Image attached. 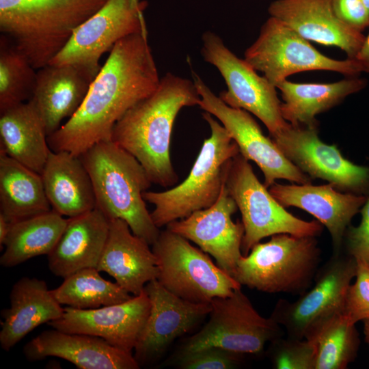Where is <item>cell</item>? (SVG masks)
I'll return each instance as SVG.
<instances>
[{"mask_svg": "<svg viewBox=\"0 0 369 369\" xmlns=\"http://www.w3.org/2000/svg\"><path fill=\"white\" fill-rule=\"evenodd\" d=\"M160 80L148 33L122 39L109 52L77 113L48 136L50 148L80 156L97 143L110 140L115 124L154 93Z\"/></svg>", "mask_w": 369, "mask_h": 369, "instance_id": "obj_1", "label": "cell"}, {"mask_svg": "<svg viewBox=\"0 0 369 369\" xmlns=\"http://www.w3.org/2000/svg\"><path fill=\"white\" fill-rule=\"evenodd\" d=\"M200 100L193 81L167 72L154 93L115 124L111 139L139 161L152 183L174 186L178 180L170 158L174 122L183 107L198 105Z\"/></svg>", "mask_w": 369, "mask_h": 369, "instance_id": "obj_2", "label": "cell"}, {"mask_svg": "<svg viewBox=\"0 0 369 369\" xmlns=\"http://www.w3.org/2000/svg\"><path fill=\"white\" fill-rule=\"evenodd\" d=\"M80 157L92 182L95 208L109 220L125 221L152 245L161 231L143 197L152 182L139 161L111 139L97 143Z\"/></svg>", "mask_w": 369, "mask_h": 369, "instance_id": "obj_3", "label": "cell"}, {"mask_svg": "<svg viewBox=\"0 0 369 369\" xmlns=\"http://www.w3.org/2000/svg\"><path fill=\"white\" fill-rule=\"evenodd\" d=\"M108 0H0V31L35 69L49 64L75 29Z\"/></svg>", "mask_w": 369, "mask_h": 369, "instance_id": "obj_4", "label": "cell"}, {"mask_svg": "<svg viewBox=\"0 0 369 369\" xmlns=\"http://www.w3.org/2000/svg\"><path fill=\"white\" fill-rule=\"evenodd\" d=\"M202 118L210 135L204 140L188 176L172 189L143 193L145 201L154 206L150 215L159 228L212 206L220 195L232 159L240 154L220 122L206 111Z\"/></svg>", "mask_w": 369, "mask_h": 369, "instance_id": "obj_5", "label": "cell"}, {"mask_svg": "<svg viewBox=\"0 0 369 369\" xmlns=\"http://www.w3.org/2000/svg\"><path fill=\"white\" fill-rule=\"evenodd\" d=\"M320 256L315 236L275 234L241 257L233 277L258 291L301 295L314 282Z\"/></svg>", "mask_w": 369, "mask_h": 369, "instance_id": "obj_6", "label": "cell"}, {"mask_svg": "<svg viewBox=\"0 0 369 369\" xmlns=\"http://www.w3.org/2000/svg\"><path fill=\"white\" fill-rule=\"evenodd\" d=\"M224 182L241 214L244 256L267 236L290 234L316 237L321 234L323 225L319 221H304L285 210L259 181L249 161L241 154L232 159Z\"/></svg>", "mask_w": 369, "mask_h": 369, "instance_id": "obj_7", "label": "cell"}, {"mask_svg": "<svg viewBox=\"0 0 369 369\" xmlns=\"http://www.w3.org/2000/svg\"><path fill=\"white\" fill-rule=\"evenodd\" d=\"M159 268L156 280L167 290L187 301L210 303L227 297L241 285L215 264L209 254L184 237L167 228L152 245Z\"/></svg>", "mask_w": 369, "mask_h": 369, "instance_id": "obj_8", "label": "cell"}, {"mask_svg": "<svg viewBox=\"0 0 369 369\" xmlns=\"http://www.w3.org/2000/svg\"><path fill=\"white\" fill-rule=\"evenodd\" d=\"M244 59L275 87L287 77L304 71L326 70L347 77L362 72L355 59L338 60L322 54L309 40L280 20L270 16Z\"/></svg>", "mask_w": 369, "mask_h": 369, "instance_id": "obj_9", "label": "cell"}, {"mask_svg": "<svg viewBox=\"0 0 369 369\" xmlns=\"http://www.w3.org/2000/svg\"><path fill=\"white\" fill-rule=\"evenodd\" d=\"M357 266L351 256L334 253L318 270L310 290L292 302L279 299L270 317L286 329L288 336L312 339L327 322L342 314Z\"/></svg>", "mask_w": 369, "mask_h": 369, "instance_id": "obj_10", "label": "cell"}, {"mask_svg": "<svg viewBox=\"0 0 369 369\" xmlns=\"http://www.w3.org/2000/svg\"><path fill=\"white\" fill-rule=\"evenodd\" d=\"M210 305L209 320L187 341L182 355L210 346L240 355L257 354L283 336L282 327L271 317L261 316L241 288L213 299Z\"/></svg>", "mask_w": 369, "mask_h": 369, "instance_id": "obj_11", "label": "cell"}, {"mask_svg": "<svg viewBox=\"0 0 369 369\" xmlns=\"http://www.w3.org/2000/svg\"><path fill=\"white\" fill-rule=\"evenodd\" d=\"M202 41L204 60L219 70L226 83L227 90L219 93V98L227 105L256 116L267 128L270 137L282 130L288 122L282 115L277 87L244 59L238 58L217 33L206 31Z\"/></svg>", "mask_w": 369, "mask_h": 369, "instance_id": "obj_12", "label": "cell"}, {"mask_svg": "<svg viewBox=\"0 0 369 369\" xmlns=\"http://www.w3.org/2000/svg\"><path fill=\"white\" fill-rule=\"evenodd\" d=\"M191 73L200 97L198 106L221 123L245 159L257 164L264 174L266 187L277 179L299 184L310 182L311 178L294 165L271 137L263 134L248 111L227 105L192 69Z\"/></svg>", "mask_w": 369, "mask_h": 369, "instance_id": "obj_13", "label": "cell"}, {"mask_svg": "<svg viewBox=\"0 0 369 369\" xmlns=\"http://www.w3.org/2000/svg\"><path fill=\"white\" fill-rule=\"evenodd\" d=\"M147 5L137 8L132 0H108L80 25L69 41L49 64H72L96 77L100 57L125 37L148 33L143 14Z\"/></svg>", "mask_w": 369, "mask_h": 369, "instance_id": "obj_14", "label": "cell"}, {"mask_svg": "<svg viewBox=\"0 0 369 369\" xmlns=\"http://www.w3.org/2000/svg\"><path fill=\"white\" fill-rule=\"evenodd\" d=\"M282 152L310 177L327 180L342 191L361 195L369 189V167L345 159L334 145L323 143L317 127L287 125L270 137Z\"/></svg>", "mask_w": 369, "mask_h": 369, "instance_id": "obj_15", "label": "cell"}, {"mask_svg": "<svg viewBox=\"0 0 369 369\" xmlns=\"http://www.w3.org/2000/svg\"><path fill=\"white\" fill-rule=\"evenodd\" d=\"M237 209L224 182L218 199L212 206L172 221L166 228L197 245L214 258L221 269L233 277L238 261L243 256L244 235L243 223L232 219Z\"/></svg>", "mask_w": 369, "mask_h": 369, "instance_id": "obj_16", "label": "cell"}, {"mask_svg": "<svg viewBox=\"0 0 369 369\" xmlns=\"http://www.w3.org/2000/svg\"><path fill=\"white\" fill-rule=\"evenodd\" d=\"M150 310L146 291L129 300L96 309L64 307L63 315L48 323L68 333L102 338L111 345L132 353L144 328Z\"/></svg>", "mask_w": 369, "mask_h": 369, "instance_id": "obj_17", "label": "cell"}, {"mask_svg": "<svg viewBox=\"0 0 369 369\" xmlns=\"http://www.w3.org/2000/svg\"><path fill=\"white\" fill-rule=\"evenodd\" d=\"M150 302L148 318L134 348L139 365L160 355L178 337L189 331L211 311L210 303H193L167 290L156 279L145 286Z\"/></svg>", "mask_w": 369, "mask_h": 369, "instance_id": "obj_18", "label": "cell"}, {"mask_svg": "<svg viewBox=\"0 0 369 369\" xmlns=\"http://www.w3.org/2000/svg\"><path fill=\"white\" fill-rule=\"evenodd\" d=\"M268 12L308 40L340 48L348 59H355L366 38L337 18L332 0H275Z\"/></svg>", "mask_w": 369, "mask_h": 369, "instance_id": "obj_19", "label": "cell"}, {"mask_svg": "<svg viewBox=\"0 0 369 369\" xmlns=\"http://www.w3.org/2000/svg\"><path fill=\"white\" fill-rule=\"evenodd\" d=\"M25 357L36 361L57 357L79 369H138L132 353L118 348L101 338L55 329L42 332L23 347Z\"/></svg>", "mask_w": 369, "mask_h": 369, "instance_id": "obj_20", "label": "cell"}, {"mask_svg": "<svg viewBox=\"0 0 369 369\" xmlns=\"http://www.w3.org/2000/svg\"><path fill=\"white\" fill-rule=\"evenodd\" d=\"M95 77L72 64H49L38 70L29 100L42 118L47 136L58 130L64 120L77 113Z\"/></svg>", "mask_w": 369, "mask_h": 369, "instance_id": "obj_21", "label": "cell"}, {"mask_svg": "<svg viewBox=\"0 0 369 369\" xmlns=\"http://www.w3.org/2000/svg\"><path fill=\"white\" fill-rule=\"evenodd\" d=\"M335 188L331 184L284 185L275 182L269 191L284 207L303 209L326 227L331 236L334 253H338L351 221L363 206L367 197L343 193Z\"/></svg>", "mask_w": 369, "mask_h": 369, "instance_id": "obj_22", "label": "cell"}, {"mask_svg": "<svg viewBox=\"0 0 369 369\" xmlns=\"http://www.w3.org/2000/svg\"><path fill=\"white\" fill-rule=\"evenodd\" d=\"M150 245L134 234L125 221L111 219L97 269L113 277L131 295H139L159 275L157 260Z\"/></svg>", "mask_w": 369, "mask_h": 369, "instance_id": "obj_23", "label": "cell"}, {"mask_svg": "<svg viewBox=\"0 0 369 369\" xmlns=\"http://www.w3.org/2000/svg\"><path fill=\"white\" fill-rule=\"evenodd\" d=\"M109 231V220L97 208L68 218L47 256L53 274L64 279L83 269H97Z\"/></svg>", "mask_w": 369, "mask_h": 369, "instance_id": "obj_24", "label": "cell"}, {"mask_svg": "<svg viewBox=\"0 0 369 369\" xmlns=\"http://www.w3.org/2000/svg\"><path fill=\"white\" fill-rule=\"evenodd\" d=\"M10 301V308L1 311L0 345L5 351L40 325L59 319L64 311L46 283L35 277L18 279L12 288Z\"/></svg>", "mask_w": 369, "mask_h": 369, "instance_id": "obj_25", "label": "cell"}, {"mask_svg": "<svg viewBox=\"0 0 369 369\" xmlns=\"http://www.w3.org/2000/svg\"><path fill=\"white\" fill-rule=\"evenodd\" d=\"M40 175L52 210L69 218L95 208L92 182L80 156L51 151Z\"/></svg>", "mask_w": 369, "mask_h": 369, "instance_id": "obj_26", "label": "cell"}, {"mask_svg": "<svg viewBox=\"0 0 369 369\" xmlns=\"http://www.w3.org/2000/svg\"><path fill=\"white\" fill-rule=\"evenodd\" d=\"M44 123L29 100L0 113V151L41 174L50 148Z\"/></svg>", "mask_w": 369, "mask_h": 369, "instance_id": "obj_27", "label": "cell"}, {"mask_svg": "<svg viewBox=\"0 0 369 369\" xmlns=\"http://www.w3.org/2000/svg\"><path fill=\"white\" fill-rule=\"evenodd\" d=\"M366 85L357 77L328 83H294L287 79L276 87L281 92L283 118L293 125L317 127L316 116L341 102Z\"/></svg>", "mask_w": 369, "mask_h": 369, "instance_id": "obj_28", "label": "cell"}, {"mask_svg": "<svg viewBox=\"0 0 369 369\" xmlns=\"http://www.w3.org/2000/svg\"><path fill=\"white\" fill-rule=\"evenodd\" d=\"M51 210L41 175L0 151V213L14 222Z\"/></svg>", "mask_w": 369, "mask_h": 369, "instance_id": "obj_29", "label": "cell"}, {"mask_svg": "<svg viewBox=\"0 0 369 369\" xmlns=\"http://www.w3.org/2000/svg\"><path fill=\"white\" fill-rule=\"evenodd\" d=\"M68 222V219L53 210L12 222L0 257V264L11 268L53 249Z\"/></svg>", "mask_w": 369, "mask_h": 369, "instance_id": "obj_30", "label": "cell"}, {"mask_svg": "<svg viewBox=\"0 0 369 369\" xmlns=\"http://www.w3.org/2000/svg\"><path fill=\"white\" fill-rule=\"evenodd\" d=\"M96 268L83 269L51 290L61 304L79 310L96 309L126 301L133 296L116 282L105 279Z\"/></svg>", "mask_w": 369, "mask_h": 369, "instance_id": "obj_31", "label": "cell"}, {"mask_svg": "<svg viewBox=\"0 0 369 369\" xmlns=\"http://www.w3.org/2000/svg\"><path fill=\"white\" fill-rule=\"evenodd\" d=\"M27 57L6 36L0 37V113L28 101L36 74Z\"/></svg>", "mask_w": 369, "mask_h": 369, "instance_id": "obj_32", "label": "cell"}, {"mask_svg": "<svg viewBox=\"0 0 369 369\" xmlns=\"http://www.w3.org/2000/svg\"><path fill=\"white\" fill-rule=\"evenodd\" d=\"M310 340L316 346L315 369H346L359 346L355 325L342 314L330 319Z\"/></svg>", "mask_w": 369, "mask_h": 369, "instance_id": "obj_33", "label": "cell"}, {"mask_svg": "<svg viewBox=\"0 0 369 369\" xmlns=\"http://www.w3.org/2000/svg\"><path fill=\"white\" fill-rule=\"evenodd\" d=\"M270 359L277 369H315L316 346L312 340L279 337L271 342Z\"/></svg>", "mask_w": 369, "mask_h": 369, "instance_id": "obj_34", "label": "cell"}, {"mask_svg": "<svg viewBox=\"0 0 369 369\" xmlns=\"http://www.w3.org/2000/svg\"><path fill=\"white\" fill-rule=\"evenodd\" d=\"M355 281L348 288L342 314L353 324L369 318V265L357 262Z\"/></svg>", "mask_w": 369, "mask_h": 369, "instance_id": "obj_35", "label": "cell"}, {"mask_svg": "<svg viewBox=\"0 0 369 369\" xmlns=\"http://www.w3.org/2000/svg\"><path fill=\"white\" fill-rule=\"evenodd\" d=\"M240 354L217 346L183 354L180 366L184 369H231L239 361Z\"/></svg>", "mask_w": 369, "mask_h": 369, "instance_id": "obj_36", "label": "cell"}, {"mask_svg": "<svg viewBox=\"0 0 369 369\" xmlns=\"http://www.w3.org/2000/svg\"><path fill=\"white\" fill-rule=\"evenodd\" d=\"M360 223L348 228L346 243L348 255L357 262L369 265V197L361 210Z\"/></svg>", "mask_w": 369, "mask_h": 369, "instance_id": "obj_37", "label": "cell"}, {"mask_svg": "<svg viewBox=\"0 0 369 369\" xmlns=\"http://www.w3.org/2000/svg\"><path fill=\"white\" fill-rule=\"evenodd\" d=\"M337 18L348 27L362 31L369 27V12L362 0H332Z\"/></svg>", "mask_w": 369, "mask_h": 369, "instance_id": "obj_38", "label": "cell"}, {"mask_svg": "<svg viewBox=\"0 0 369 369\" xmlns=\"http://www.w3.org/2000/svg\"><path fill=\"white\" fill-rule=\"evenodd\" d=\"M355 59L360 65L362 72L369 73V34L366 36L364 42Z\"/></svg>", "mask_w": 369, "mask_h": 369, "instance_id": "obj_39", "label": "cell"}, {"mask_svg": "<svg viewBox=\"0 0 369 369\" xmlns=\"http://www.w3.org/2000/svg\"><path fill=\"white\" fill-rule=\"evenodd\" d=\"M12 222L9 221L2 213H0V245H4L6 238L10 230Z\"/></svg>", "mask_w": 369, "mask_h": 369, "instance_id": "obj_40", "label": "cell"}, {"mask_svg": "<svg viewBox=\"0 0 369 369\" xmlns=\"http://www.w3.org/2000/svg\"><path fill=\"white\" fill-rule=\"evenodd\" d=\"M364 321V332L365 339L369 345V318Z\"/></svg>", "mask_w": 369, "mask_h": 369, "instance_id": "obj_41", "label": "cell"}, {"mask_svg": "<svg viewBox=\"0 0 369 369\" xmlns=\"http://www.w3.org/2000/svg\"><path fill=\"white\" fill-rule=\"evenodd\" d=\"M132 1H133V4L137 8H140L142 6L147 5V2L145 1H141V0H132Z\"/></svg>", "mask_w": 369, "mask_h": 369, "instance_id": "obj_42", "label": "cell"}, {"mask_svg": "<svg viewBox=\"0 0 369 369\" xmlns=\"http://www.w3.org/2000/svg\"><path fill=\"white\" fill-rule=\"evenodd\" d=\"M369 12V0H362Z\"/></svg>", "mask_w": 369, "mask_h": 369, "instance_id": "obj_43", "label": "cell"}]
</instances>
